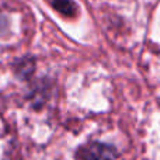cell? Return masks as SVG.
<instances>
[{
  "instance_id": "2",
  "label": "cell",
  "mask_w": 160,
  "mask_h": 160,
  "mask_svg": "<svg viewBox=\"0 0 160 160\" xmlns=\"http://www.w3.org/2000/svg\"><path fill=\"white\" fill-rule=\"evenodd\" d=\"M52 6L59 11V13L66 16V17H75L76 16V6L72 0H53Z\"/></svg>"
},
{
  "instance_id": "1",
  "label": "cell",
  "mask_w": 160,
  "mask_h": 160,
  "mask_svg": "<svg viewBox=\"0 0 160 160\" xmlns=\"http://www.w3.org/2000/svg\"><path fill=\"white\" fill-rule=\"evenodd\" d=\"M115 152L111 146L104 143H87L82 146L78 152L79 160H112Z\"/></svg>"
}]
</instances>
